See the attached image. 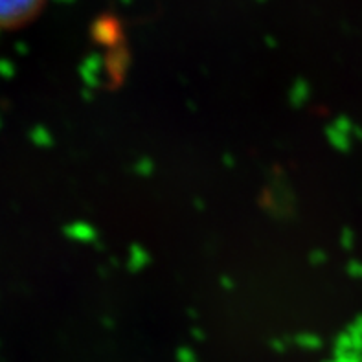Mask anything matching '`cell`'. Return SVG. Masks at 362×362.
<instances>
[{
  "mask_svg": "<svg viewBox=\"0 0 362 362\" xmlns=\"http://www.w3.org/2000/svg\"><path fill=\"white\" fill-rule=\"evenodd\" d=\"M45 0H0V30L17 28L39 13Z\"/></svg>",
  "mask_w": 362,
  "mask_h": 362,
  "instance_id": "6da1fadb",
  "label": "cell"
}]
</instances>
